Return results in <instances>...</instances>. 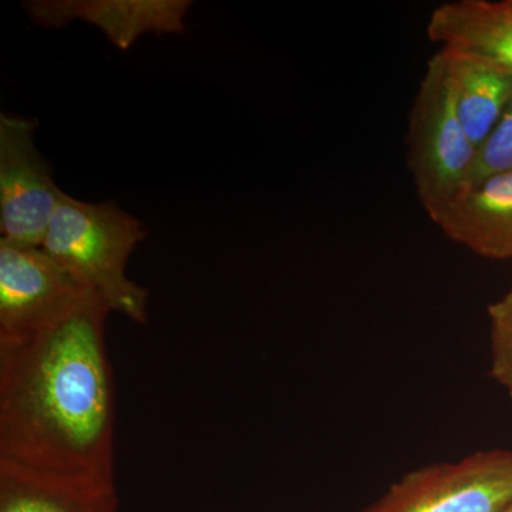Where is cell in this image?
<instances>
[{
	"label": "cell",
	"instance_id": "cell-1",
	"mask_svg": "<svg viewBox=\"0 0 512 512\" xmlns=\"http://www.w3.org/2000/svg\"><path fill=\"white\" fill-rule=\"evenodd\" d=\"M110 312L89 292L49 328L0 345V460L114 480Z\"/></svg>",
	"mask_w": 512,
	"mask_h": 512
},
{
	"label": "cell",
	"instance_id": "cell-2",
	"mask_svg": "<svg viewBox=\"0 0 512 512\" xmlns=\"http://www.w3.org/2000/svg\"><path fill=\"white\" fill-rule=\"evenodd\" d=\"M146 237L143 222L116 202H84L64 192L40 247L111 312L146 325L148 291L126 275L128 259Z\"/></svg>",
	"mask_w": 512,
	"mask_h": 512
},
{
	"label": "cell",
	"instance_id": "cell-3",
	"mask_svg": "<svg viewBox=\"0 0 512 512\" xmlns=\"http://www.w3.org/2000/svg\"><path fill=\"white\" fill-rule=\"evenodd\" d=\"M407 167L427 215L470 187L477 148L468 138L454 101L447 59L439 50L426 64L407 127Z\"/></svg>",
	"mask_w": 512,
	"mask_h": 512
},
{
	"label": "cell",
	"instance_id": "cell-4",
	"mask_svg": "<svg viewBox=\"0 0 512 512\" xmlns=\"http://www.w3.org/2000/svg\"><path fill=\"white\" fill-rule=\"evenodd\" d=\"M512 503V450H478L407 471L360 512H500Z\"/></svg>",
	"mask_w": 512,
	"mask_h": 512
},
{
	"label": "cell",
	"instance_id": "cell-5",
	"mask_svg": "<svg viewBox=\"0 0 512 512\" xmlns=\"http://www.w3.org/2000/svg\"><path fill=\"white\" fill-rule=\"evenodd\" d=\"M89 292L42 247L0 238V345L49 328Z\"/></svg>",
	"mask_w": 512,
	"mask_h": 512
},
{
	"label": "cell",
	"instance_id": "cell-6",
	"mask_svg": "<svg viewBox=\"0 0 512 512\" xmlns=\"http://www.w3.org/2000/svg\"><path fill=\"white\" fill-rule=\"evenodd\" d=\"M36 120L0 114V234L40 247L64 192L35 144Z\"/></svg>",
	"mask_w": 512,
	"mask_h": 512
},
{
	"label": "cell",
	"instance_id": "cell-7",
	"mask_svg": "<svg viewBox=\"0 0 512 512\" xmlns=\"http://www.w3.org/2000/svg\"><path fill=\"white\" fill-rule=\"evenodd\" d=\"M190 0H30L25 8L36 25L60 29L74 20L96 26L117 49H130L147 33L180 35Z\"/></svg>",
	"mask_w": 512,
	"mask_h": 512
},
{
	"label": "cell",
	"instance_id": "cell-8",
	"mask_svg": "<svg viewBox=\"0 0 512 512\" xmlns=\"http://www.w3.org/2000/svg\"><path fill=\"white\" fill-rule=\"evenodd\" d=\"M450 241L481 258L512 259V170L490 175L429 215Z\"/></svg>",
	"mask_w": 512,
	"mask_h": 512
},
{
	"label": "cell",
	"instance_id": "cell-9",
	"mask_svg": "<svg viewBox=\"0 0 512 512\" xmlns=\"http://www.w3.org/2000/svg\"><path fill=\"white\" fill-rule=\"evenodd\" d=\"M114 480L50 473L0 460V512H117Z\"/></svg>",
	"mask_w": 512,
	"mask_h": 512
},
{
	"label": "cell",
	"instance_id": "cell-10",
	"mask_svg": "<svg viewBox=\"0 0 512 512\" xmlns=\"http://www.w3.org/2000/svg\"><path fill=\"white\" fill-rule=\"evenodd\" d=\"M426 32L441 49L487 60L512 73V13L504 2L443 3L431 12Z\"/></svg>",
	"mask_w": 512,
	"mask_h": 512
},
{
	"label": "cell",
	"instance_id": "cell-11",
	"mask_svg": "<svg viewBox=\"0 0 512 512\" xmlns=\"http://www.w3.org/2000/svg\"><path fill=\"white\" fill-rule=\"evenodd\" d=\"M443 50L461 124L471 143L483 146L512 100V73L487 60Z\"/></svg>",
	"mask_w": 512,
	"mask_h": 512
},
{
	"label": "cell",
	"instance_id": "cell-12",
	"mask_svg": "<svg viewBox=\"0 0 512 512\" xmlns=\"http://www.w3.org/2000/svg\"><path fill=\"white\" fill-rule=\"evenodd\" d=\"M490 376L512 402V285L487 309Z\"/></svg>",
	"mask_w": 512,
	"mask_h": 512
},
{
	"label": "cell",
	"instance_id": "cell-13",
	"mask_svg": "<svg viewBox=\"0 0 512 512\" xmlns=\"http://www.w3.org/2000/svg\"><path fill=\"white\" fill-rule=\"evenodd\" d=\"M512 170V100L493 133L478 148L470 187L490 175ZM467 188V190H468Z\"/></svg>",
	"mask_w": 512,
	"mask_h": 512
},
{
	"label": "cell",
	"instance_id": "cell-14",
	"mask_svg": "<svg viewBox=\"0 0 512 512\" xmlns=\"http://www.w3.org/2000/svg\"><path fill=\"white\" fill-rule=\"evenodd\" d=\"M503 2H504V5H505V8L510 10V12L512 13V0H503Z\"/></svg>",
	"mask_w": 512,
	"mask_h": 512
},
{
	"label": "cell",
	"instance_id": "cell-15",
	"mask_svg": "<svg viewBox=\"0 0 512 512\" xmlns=\"http://www.w3.org/2000/svg\"><path fill=\"white\" fill-rule=\"evenodd\" d=\"M500 512H512V503L510 505H508L507 508H504V510L500 511Z\"/></svg>",
	"mask_w": 512,
	"mask_h": 512
}]
</instances>
